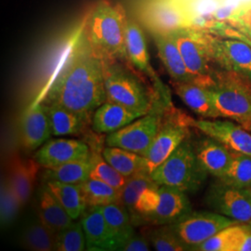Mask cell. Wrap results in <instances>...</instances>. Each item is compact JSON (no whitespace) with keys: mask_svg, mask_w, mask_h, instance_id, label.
<instances>
[{"mask_svg":"<svg viewBox=\"0 0 251 251\" xmlns=\"http://www.w3.org/2000/svg\"><path fill=\"white\" fill-rule=\"evenodd\" d=\"M174 84L178 96L197 115L212 119L220 117L209 86L195 80Z\"/></svg>","mask_w":251,"mask_h":251,"instance_id":"cell-20","label":"cell"},{"mask_svg":"<svg viewBox=\"0 0 251 251\" xmlns=\"http://www.w3.org/2000/svg\"><path fill=\"white\" fill-rule=\"evenodd\" d=\"M163 120L162 114L150 112L108 135L106 145L120 147L144 155L158 133Z\"/></svg>","mask_w":251,"mask_h":251,"instance_id":"cell-8","label":"cell"},{"mask_svg":"<svg viewBox=\"0 0 251 251\" xmlns=\"http://www.w3.org/2000/svg\"><path fill=\"white\" fill-rule=\"evenodd\" d=\"M22 206L17 195L10 185L9 179H4L1 183L0 196L1 225H10L16 218Z\"/></svg>","mask_w":251,"mask_h":251,"instance_id":"cell-37","label":"cell"},{"mask_svg":"<svg viewBox=\"0 0 251 251\" xmlns=\"http://www.w3.org/2000/svg\"><path fill=\"white\" fill-rule=\"evenodd\" d=\"M156 184L152 180L151 174L142 171L129 177L122 190V204L128 210L129 214L134 210L135 205L144 190Z\"/></svg>","mask_w":251,"mask_h":251,"instance_id":"cell-34","label":"cell"},{"mask_svg":"<svg viewBox=\"0 0 251 251\" xmlns=\"http://www.w3.org/2000/svg\"><path fill=\"white\" fill-rule=\"evenodd\" d=\"M127 16L120 4L109 0L95 3L83 23L90 48L102 62L128 61L126 47Z\"/></svg>","mask_w":251,"mask_h":251,"instance_id":"cell-2","label":"cell"},{"mask_svg":"<svg viewBox=\"0 0 251 251\" xmlns=\"http://www.w3.org/2000/svg\"><path fill=\"white\" fill-rule=\"evenodd\" d=\"M251 230V225H230L199 245L195 251H239L245 236Z\"/></svg>","mask_w":251,"mask_h":251,"instance_id":"cell-28","label":"cell"},{"mask_svg":"<svg viewBox=\"0 0 251 251\" xmlns=\"http://www.w3.org/2000/svg\"><path fill=\"white\" fill-rule=\"evenodd\" d=\"M91 169L92 160L91 156H90L89 158L69 162L59 167L46 169L43 173V179L45 182L56 180L65 183L80 184L90 179Z\"/></svg>","mask_w":251,"mask_h":251,"instance_id":"cell-30","label":"cell"},{"mask_svg":"<svg viewBox=\"0 0 251 251\" xmlns=\"http://www.w3.org/2000/svg\"><path fill=\"white\" fill-rule=\"evenodd\" d=\"M206 202L216 212L240 224L251 225L250 189L235 188L221 181L210 187Z\"/></svg>","mask_w":251,"mask_h":251,"instance_id":"cell-10","label":"cell"},{"mask_svg":"<svg viewBox=\"0 0 251 251\" xmlns=\"http://www.w3.org/2000/svg\"><path fill=\"white\" fill-rule=\"evenodd\" d=\"M220 117L233 119L242 125L251 122V82L225 71L214 76L209 86Z\"/></svg>","mask_w":251,"mask_h":251,"instance_id":"cell-6","label":"cell"},{"mask_svg":"<svg viewBox=\"0 0 251 251\" xmlns=\"http://www.w3.org/2000/svg\"><path fill=\"white\" fill-rule=\"evenodd\" d=\"M189 125L197 127L204 134L224 144L231 152L251 155V133L243 126L232 121L189 118Z\"/></svg>","mask_w":251,"mask_h":251,"instance_id":"cell-12","label":"cell"},{"mask_svg":"<svg viewBox=\"0 0 251 251\" xmlns=\"http://www.w3.org/2000/svg\"><path fill=\"white\" fill-rule=\"evenodd\" d=\"M47 104L39 103L27 109L20 123V138L23 146L35 151L51 136Z\"/></svg>","mask_w":251,"mask_h":251,"instance_id":"cell-14","label":"cell"},{"mask_svg":"<svg viewBox=\"0 0 251 251\" xmlns=\"http://www.w3.org/2000/svg\"><path fill=\"white\" fill-rule=\"evenodd\" d=\"M47 107L52 136L78 134L87 121L76 113L57 103H48Z\"/></svg>","mask_w":251,"mask_h":251,"instance_id":"cell-29","label":"cell"},{"mask_svg":"<svg viewBox=\"0 0 251 251\" xmlns=\"http://www.w3.org/2000/svg\"><path fill=\"white\" fill-rule=\"evenodd\" d=\"M106 100L129 108L143 116L152 112L156 94L119 62H103Z\"/></svg>","mask_w":251,"mask_h":251,"instance_id":"cell-4","label":"cell"},{"mask_svg":"<svg viewBox=\"0 0 251 251\" xmlns=\"http://www.w3.org/2000/svg\"><path fill=\"white\" fill-rule=\"evenodd\" d=\"M146 20L150 31L170 33L190 25L185 10L172 0H160L152 4L148 9Z\"/></svg>","mask_w":251,"mask_h":251,"instance_id":"cell-19","label":"cell"},{"mask_svg":"<svg viewBox=\"0 0 251 251\" xmlns=\"http://www.w3.org/2000/svg\"><path fill=\"white\" fill-rule=\"evenodd\" d=\"M239 251H251V230L245 236Z\"/></svg>","mask_w":251,"mask_h":251,"instance_id":"cell-41","label":"cell"},{"mask_svg":"<svg viewBox=\"0 0 251 251\" xmlns=\"http://www.w3.org/2000/svg\"><path fill=\"white\" fill-rule=\"evenodd\" d=\"M215 63L225 71L236 74L251 82V48L245 41L211 34Z\"/></svg>","mask_w":251,"mask_h":251,"instance_id":"cell-11","label":"cell"},{"mask_svg":"<svg viewBox=\"0 0 251 251\" xmlns=\"http://www.w3.org/2000/svg\"><path fill=\"white\" fill-rule=\"evenodd\" d=\"M21 242L31 251H56L57 233L38 218L31 219L24 226Z\"/></svg>","mask_w":251,"mask_h":251,"instance_id":"cell-27","label":"cell"},{"mask_svg":"<svg viewBox=\"0 0 251 251\" xmlns=\"http://www.w3.org/2000/svg\"><path fill=\"white\" fill-rule=\"evenodd\" d=\"M88 206H103L122 203V190L114 188L98 179H88L79 184Z\"/></svg>","mask_w":251,"mask_h":251,"instance_id":"cell-32","label":"cell"},{"mask_svg":"<svg viewBox=\"0 0 251 251\" xmlns=\"http://www.w3.org/2000/svg\"><path fill=\"white\" fill-rule=\"evenodd\" d=\"M228 22L244 33L251 35V0L242 3L233 9Z\"/></svg>","mask_w":251,"mask_h":251,"instance_id":"cell-39","label":"cell"},{"mask_svg":"<svg viewBox=\"0 0 251 251\" xmlns=\"http://www.w3.org/2000/svg\"><path fill=\"white\" fill-rule=\"evenodd\" d=\"M182 59L195 81L210 86L214 82L212 63H215L211 33L195 25L180 27L171 32Z\"/></svg>","mask_w":251,"mask_h":251,"instance_id":"cell-5","label":"cell"},{"mask_svg":"<svg viewBox=\"0 0 251 251\" xmlns=\"http://www.w3.org/2000/svg\"><path fill=\"white\" fill-rule=\"evenodd\" d=\"M141 117H143L141 113L106 100L95 110L92 128L98 133H112Z\"/></svg>","mask_w":251,"mask_h":251,"instance_id":"cell-21","label":"cell"},{"mask_svg":"<svg viewBox=\"0 0 251 251\" xmlns=\"http://www.w3.org/2000/svg\"><path fill=\"white\" fill-rule=\"evenodd\" d=\"M87 243V251H117L101 206H87L80 217Z\"/></svg>","mask_w":251,"mask_h":251,"instance_id":"cell-15","label":"cell"},{"mask_svg":"<svg viewBox=\"0 0 251 251\" xmlns=\"http://www.w3.org/2000/svg\"><path fill=\"white\" fill-rule=\"evenodd\" d=\"M163 65L174 83L194 81L182 59L172 33L150 31Z\"/></svg>","mask_w":251,"mask_h":251,"instance_id":"cell-17","label":"cell"},{"mask_svg":"<svg viewBox=\"0 0 251 251\" xmlns=\"http://www.w3.org/2000/svg\"><path fill=\"white\" fill-rule=\"evenodd\" d=\"M240 224L218 212H189L171 227L189 250L195 249L230 225Z\"/></svg>","mask_w":251,"mask_h":251,"instance_id":"cell-7","label":"cell"},{"mask_svg":"<svg viewBox=\"0 0 251 251\" xmlns=\"http://www.w3.org/2000/svg\"><path fill=\"white\" fill-rule=\"evenodd\" d=\"M189 118L176 117L172 120H163L158 133L153 139L144 156L145 171L152 173L163 162L170 157L182 142L188 139Z\"/></svg>","mask_w":251,"mask_h":251,"instance_id":"cell-9","label":"cell"},{"mask_svg":"<svg viewBox=\"0 0 251 251\" xmlns=\"http://www.w3.org/2000/svg\"><path fill=\"white\" fill-rule=\"evenodd\" d=\"M206 173L198 160L194 144L186 139L169 158L152 171L151 177L158 185L194 193L204 183Z\"/></svg>","mask_w":251,"mask_h":251,"instance_id":"cell-3","label":"cell"},{"mask_svg":"<svg viewBox=\"0 0 251 251\" xmlns=\"http://www.w3.org/2000/svg\"><path fill=\"white\" fill-rule=\"evenodd\" d=\"M246 34V33H245ZM247 35H249V36H251V35H250V34H247Z\"/></svg>","mask_w":251,"mask_h":251,"instance_id":"cell-44","label":"cell"},{"mask_svg":"<svg viewBox=\"0 0 251 251\" xmlns=\"http://www.w3.org/2000/svg\"><path fill=\"white\" fill-rule=\"evenodd\" d=\"M220 179L225 184L235 188H251V155L233 152V161L228 171Z\"/></svg>","mask_w":251,"mask_h":251,"instance_id":"cell-33","label":"cell"},{"mask_svg":"<svg viewBox=\"0 0 251 251\" xmlns=\"http://www.w3.org/2000/svg\"><path fill=\"white\" fill-rule=\"evenodd\" d=\"M45 184L72 220L77 221L80 219L88 206L82 195L79 184L65 183L56 180L46 181Z\"/></svg>","mask_w":251,"mask_h":251,"instance_id":"cell-26","label":"cell"},{"mask_svg":"<svg viewBox=\"0 0 251 251\" xmlns=\"http://www.w3.org/2000/svg\"><path fill=\"white\" fill-rule=\"evenodd\" d=\"M126 47L128 62L140 72L149 76L153 83L159 81L150 63V55L144 30L131 18H127Z\"/></svg>","mask_w":251,"mask_h":251,"instance_id":"cell-18","label":"cell"},{"mask_svg":"<svg viewBox=\"0 0 251 251\" xmlns=\"http://www.w3.org/2000/svg\"><path fill=\"white\" fill-rule=\"evenodd\" d=\"M87 250L86 236L81 222H73L57 234L56 251H83Z\"/></svg>","mask_w":251,"mask_h":251,"instance_id":"cell-36","label":"cell"},{"mask_svg":"<svg viewBox=\"0 0 251 251\" xmlns=\"http://www.w3.org/2000/svg\"><path fill=\"white\" fill-rule=\"evenodd\" d=\"M49 103H57L86 120L106 101L103 62L90 48L83 25L71 50L48 93Z\"/></svg>","mask_w":251,"mask_h":251,"instance_id":"cell-1","label":"cell"},{"mask_svg":"<svg viewBox=\"0 0 251 251\" xmlns=\"http://www.w3.org/2000/svg\"><path fill=\"white\" fill-rule=\"evenodd\" d=\"M92 169L90 171V179L101 180L114 188L123 190L127 179L112 167L99 153H91Z\"/></svg>","mask_w":251,"mask_h":251,"instance_id":"cell-35","label":"cell"},{"mask_svg":"<svg viewBox=\"0 0 251 251\" xmlns=\"http://www.w3.org/2000/svg\"><path fill=\"white\" fill-rule=\"evenodd\" d=\"M250 192H251V187L250 188Z\"/></svg>","mask_w":251,"mask_h":251,"instance_id":"cell-43","label":"cell"},{"mask_svg":"<svg viewBox=\"0 0 251 251\" xmlns=\"http://www.w3.org/2000/svg\"><path fill=\"white\" fill-rule=\"evenodd\" d=\"M194 147L202 167L219 179L225 175L233 161V152L210 137L201 140Z\"/></svg>","mask_w":251,"mask_h":251,"instance_id":"cell-22","label":"cell"},{"mask_svg":"<svg viewBox=\"0 0 251 251\" xmlns=\"http://www.w3.org/2000/svg\"><path fill=\"white\" fill-rule=\"evenodd\" d=\"M246 129H248L249 131H251V122H249V123H246V124H244L242 125Z\"/></svg>","mask_w":251,"mask_h":251,"instance_id":"cell-42","label":"cell"},{"mask_svg":"<svg viewBox=\"0 0 251 251\" xmlns=\"http://www.w3.org/2000/svg\"><path fill=\"white\" fill-rule=\"evenodd\" d=\"M88 144L74 139H51L36 152L35 159L46 169L59 167L69 162L89 158Z\"/></svg>","mask_w":251,"mask_h":251,"instance_id":"cell-13","label":"cell"},{"mask_svg":"<svg viewBox=\"0 0 251 251\" xmlns=\"http://www.w3.org/2000/svg\"><path fill=\"white\" fill-rule=\"evenodd\" d=\"M149 241L157 251H182L189 249L179 240L171 225L152 230L149 234Z\"/></svg>","mask_w":251,"mask_h":251,"instance_id":"cell-38","label":"cell"},{"mask_svg":"<svg viewBox=\"0 0 251 251\" xmlns=\"http://www.w3.org/2000/svg\"><path fill=\"white\" fill-rule=\"evenodd\" d=\"M40 167L36 159L16 157L11 162L9 182L23 206L32 196Z\"/></svg>","mask_w":251,"mask_h":251,"instance_id":"cell-24","label":"cell"},{"mask_svg":"<svg viewBox=\"0 0 251 251\" xmlns=\"http://www.w3.org/2000/svg\"><path fill=\"white\" fill-rule=\"evenodd\" d=\"M158 192V206L146 221L156 225H170L191 212V204L184 191L167 185H159Z\"/></svg>","mask_w":251,"mask_h":251,"instance_id":"cell-16","label":"cell"},{"mask_svg":"<svg viewBox=\"0 0 251 251\" xmlns=\"http://www.w3.org/2000/svg\"><path fill=\"white\" fill-rule=\"evenodd\" d=\"M101 210L117 245V251H121L135 234L130 214L122 203L101 206Z\"/></svg>","mask_w":251,"mask_h":251,"instance_id":"cell-25","label":"cell"},{"mask_svg":"<svg viewBox=\"0 0 251 251\" xmlns=\"http://www.w3.org/2000/svg\"><path fill=\"white\" fill-rule=\"evenodd\" d=\"M150 241L145 236L134 234L121 251H149L150 249Z\"/></svg>","mask_w":251,"mask_h":251,"instance_id":"cell-40","label":"cell"},{"mask_svg":"<svg viewBox=\"0 0 251 251\" xmlns=\"http://www.w3.org/2000/svg\"><path fill=\"white\" fill-rule=\"evenodd\" d=\"M101 154L112 167L126 178L140 171H145V159L137 152L120 147L107 146L102 150Z\"/></svg>","mask_w":251,"mask_h":251,"instance_id":"cell-31","label":"cell"},{"mask_svg":"<svg viewBox=\"0 0 251 251\" xmlns=\"http://www.w3.org/2000/svg\"><path fill=\"white\" fill-rule=\"evenodd\" d=\"M36 211L42 223L57 234L74 222L46 184L37 192Z\"/></svg>","mask_w":251,"mask_h":251,"instance_id":"cell-23","label":"cell"}]
</instances>
